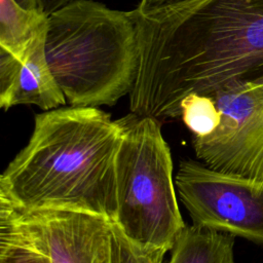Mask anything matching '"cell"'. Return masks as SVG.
I'll return each instance as SVG.
<instances>
[{
	"label": "cell",
	"mask_w": 263,
	"mask_h": 263,
	"mask_svg": "<svg viewBox=\"0 0 263 263\" xmlns=\"http://www.w3.org/2000/svg\"><path fill=\"white\" fill-rule=\"evenodd\" d=\"M136 10L139 64L132 112L181 117L190 93L263 80V0H191L151 13Z\"/></svg>",
	"instance_id": "6da1fadb"
},
{
	"label": "cell",
	"mask_w": 263,
	"mask_h": 263,
	"mask_svg": "<svg viewBox=\"0 0 263 263\" xmlns=\"http://www.w3.org/2000/svg\"><path fill=\"white\" fill-rule=\"evenodd\" d=\"M119 139L116 120L99 107L36 114L27 145L0 176V199L22 211H74L113 222Z\"/></svg>",
	"instance_id": "7a4b0ae2"
},
{
	"label": "cell",
	"mask_w": 263,
	"mask_h": 263,
	"mask_svg": "<svg viewBox=\"0 0 263 263\" xmlns=\"http://www.w3.org/2000/svg\"><path fill=\"white\" fill-rule=\"evenodd\" d=\"M44 51L70 106H113L129 95L138 72L136 10L72 2L48 15Z\"/></svg>",
	"instance_id": "3957f363"
},
{
	"label": "cell",
	"mask_w": 263,
	"mask_h": 263,
	"mask_svg": "<svg viewBox=\"0 0 263 263\" xmlns=\"http://www.w3.org/2000/svg\"><path fill=\"white\" fill-rule=\"evenodd\" d=\"M116 122L120 139L113 223L135 245L170 252L186 224L178 204L173 158L161 121L129 112Z\"/></svg>",
	"instance_id": "277c9868"
},
{
	"label": "cell",
	"mask_w": 263,
	"mask_h": 263,
	"mask_svg": "<svg viewBox=\"0 0 263 263\" xmlns=\"http://www.w3.org/2000/svg\"><path fill=\"white\" fill-rule=\"evenodd\" d=\"M175 183L192 224L263 246V181L184 159Z\"/></svg>",
	"instance_id": "5b68a950"
},
{
	"label": "cell",
	"mask_w": 263,
	"mask_h": 263,
	"mask_svg": "<svg viewBox=\"0 0 263 263\" xmlns=\"http://www.w3.org/2000/svg\"><path fill=\"white\" fill-rule=\"evenodd\" d=\"M212 97L221 122L211 135L192 137L196 157L213 168L263 181V80L231 84Z\"/></svg>",
	"instance_id": "8992f818"
},
{
	"label": "cell",
	"mask_w": 263,
	"mask_h": 263,
	"mask_svg": "<svg viewBox=\"0 0 263 263\" xmlns=\"http://www.w3.org/2000/svg\"><path fill=\"white\" fill-rule=\"evenodd\" d=\"M10 206L45 252L49 263H111V220L82 212L22 211Z\"/></svg>",
	"instance_id": "52a82bcc"
},
{
	"label": "cell",
	"mask_w": 263,
	"mask_h": 263,
	"mask_svg": "<svg viewBox=\"0 0 263 263\" xmlns=\"http://www.w3.org/2000/svg\"><path fill=\"white\" fill-rule=\"evenodd\" d=\"M45 35L22 61L0 48V107L3 110L34 105L48 111L67 104L45 57Z\"/></svg>",
	"instance_id": "ba28073f"
},
{
	"label": "cell",
	"mask_w": 263,
	"mask_h": 263,
	"mask_svg": "<svg viewBox=\"0 0 263 263\" xmlns=\"http://www.w3.org/2000/svg\"><path fill=\"white\" fill-rule=\"evenodd\" d=\"M235 237L221 231L186 225L170 250L166 263H236Z\"/></svg>",
	"instance_id": "9c48e42d"
},
{
	"label": "cell",
	"mask_w": 263,
	"mask_h": 263,
	"mask_svg": "<svg viewBox=\"0 0 263 263\" xmlns=\"http://www.w3.org/2000/svg\"><path fill=\"white\" fill-rule=\"evenodd\" d=\"M48 15L25 8L15 0H0V48L23 60L34 43L46 34Z\"/></svg>",
	"instance_id": "30bf717a"
},
{
	"label": "cell",
	"mask_w": 263,
	"mask_h": 263,
	"mask_svg": "<svg viewBox=\"0 0 263 263\" xmlns=\"http://www.w3.org/2000/svg\"><path fill=\"white\" fill-rule=\"evenodd\" d=\"M0 263H49L14 210L0 200Z\"/></svg>",
	"instance_id": "8fae6325"
},
{
	"label": "cell",
	"mask_w": 263,
	"mask_h": 263,
	"mask_svg": "<svg viewBox=\"0 0 263 263\" xmlns=\"http://www.w3.org/2000/svg\"><path fill=\"white\" fill-rule=\"evenodd\" d=\"M181 119L195 138H203L216 130L221 114L212 96L190 93L181 102Z\"/></svg>",
	"instance_id": "7c38bea8"
},
{
	"label": "cell",
	"mask_w": 263,
	"mask_h": 263,
	"mask_svg": "<svg viewBox=\"0 0 263 263\" xmlns=\"http://www.w3.org/2000/svg\"><path fill=\"white\" fill-rule=\"evenodd\" d=\"M166 253L165 250L145 249L135 245L113 223L111 263H163Z\"/></svg>",
	"instance_id": "4fadbf2b"
},
{
	"label": "cell",
	"mask_w": 263,
	"mask_h": 263,
	"mask_svg": "<svg viewBox=\"0 0 263 263\" xmlns=\"http://www.w3.org/2000/svg\"><path fill=\"white\" fill-rule=\"evenodd\" d=\"M187 1L191 0H140L138 6H137V11L142 13V14H147L151 13L166 7H171L174 5H178Z\"/></svg>",
	"instance_id": "5bb4252c"
},
{
	"label": "cell",
	"mask_w": 263,
	"mask_h": 263,
	"mask_svg": "<svg viewBox=\"0 0 263 263\" xmlns=\"http://www.w3.org/2000/svg\"><path fill=\"white\" fill-rule=\"evenodd\" d=\"M79 0H38L39 9L45 14L49 15L51 12Z\"/></svg>",
	"instance_id": "9a60e30c"
},
{
	"label": "cell",
	"mask_w": 263,
	"mask_h": 263,
	"mask_svg": "<svg viewBox=\"0 0 263 263\" xmlns=\"http://www.w3.org/2000/svg\"><path fill=\"white\" fill-rule=\"evenodd\" d=\"M20 5L25 8L30 9H39L38 7V0H15ZM40 10V9H39Z\"/></svg>",
	"instance_id": "2e32d148"
}]
</instances>
